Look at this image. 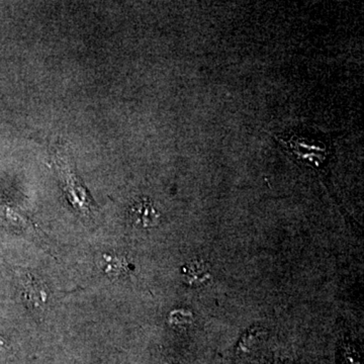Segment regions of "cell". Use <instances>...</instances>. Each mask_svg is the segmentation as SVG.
Here are the masks:
<instances>
[{
    "label": "cell",
    "mask_w": 364,
    "mask_h": 364,
    "mask_svg": "<svg viewBox=\"0 0 364 364\" xmlns=\"http://www.w3.org/2000/svg\"><path fill=\"white\" fill-rule=\"evenodd\" d=\"M130 219L135 226L152 228L159 221V214L147 198L138 200L130 208Z\"/></svg>",
    "instance_id": "obj_1"
},
{
    "label": "cell",
    "mask_w": 364,
    "mask_h": 364,
    "mask_svg": "<svg viewBox=\"0 0 364 364\" xmlns=\"http://www.w3.org/2000/svg\"><path fill=\"white\" fill-rule=\"evenodd\" d=\"M6 340H4V337H2L1 335H0V351H1L2 349L6 348Z\"/></svg>",
    "instance_id": "obj_6"
},
{
    "label": "cell",
    "mask_w": 364,
    "mask_h": 364,
    "mask_svg": "<svg viewBox=\"0 0 364 364\" xmlns=\"http://www.w3.org/2000/svg\"><path fill=\"white\" fill-rule=\"evenodd\" d=\"M184 279L188 282L191 286L195 284H200L202 282H205V279H208V270L203 263L200 262H191L188 265H186L183 267Z\"/></svg>",
    "instance_id": "obj_4"
},
{
    "label": "cell",
    "mask_w": 364,
    "mask_h": 364,
    "mask_svg": "<svg viewBox=\"0 0 364 364\" xmlns=\"http://www.w3.org/2000/svg\"><path fill=\"white\" fill-rule=\"evenodd\" d=\"M23 291H25L26 301L33 308H39L46 303L47 294H46L44 284L36 279L33 275H26L23 279Z\"/></svg>",
    "instance_id": "obj_2"
},
{
    "label": "cell",
    "mask_w": 364,
    "mask_h": 364,
    "mask_svg": "<svg viewBox=\"0 0 364 364\" xmlns=\"http://www.w3.org/2000/svg\"><path fill=\"white\" fill-rule=\"evenodd\" d=\"M97 267L105 274L109 277H117L124 270V261L109 254H104L98 259Z\"/></svg>",
    "instance_id": "obj_3"
},
{
    "label": "cell",
    "mask_w": 364,
    "mask_h": 364,
    "mask_svg": "<svg viewBox=\"0 0 364 364\" xmlns=\"http://www.w3.org/2000/svg\"><path fill=\"white\" fill-rule=\"evenodd\" d=\"M182 311H176L171 314L170 316V321H171L172 324L173 325H183L188 324L191 318H189L188 312H184L183 316H182Z\"/></svg>",
    "instance_id": "obj_5"
}]
</instances>
